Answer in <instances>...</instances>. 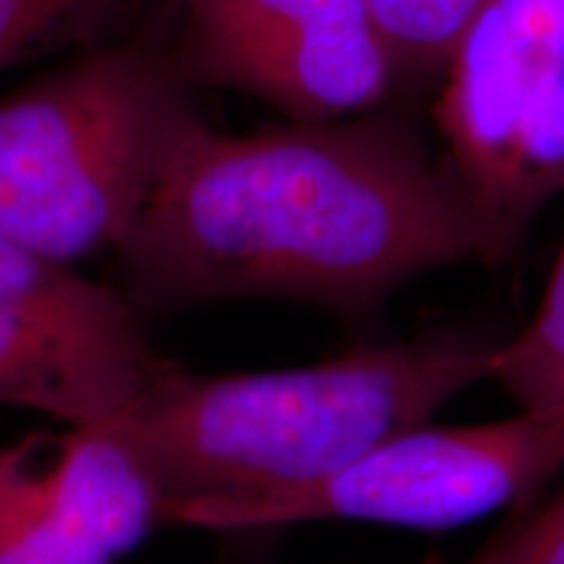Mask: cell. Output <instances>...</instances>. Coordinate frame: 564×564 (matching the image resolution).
Listing matches in <instances>:
<instances>
[{
  "instance_id": "8",
  "label": "cell",
  "mask_w": 564,
  "mask_h": 564,
  "mask_svg": "<svg viewBox=\"0 0 564 564\" xmlns=\"http://www.w3.org/2000/svg\"><path fill=\"white\" fill-rule=\"evenodd\" d=\"M167 502L118 423L0 444V564H118Z\"/></svg>"
},
{
  "instance_id": "12",
  "label": "cell",
  "mask_w": 564,
  "mask_h": 564,
  "mask_svg": "<svg viewBox=\"0 0 564 564\" xmlns=\"http://www.w3.org/2000/svg\"><path fill=\"white\" fill-rule=\"evenodd\" d=\"M95 0H0V68Z\"/></svg>"
},
{
  "instance_id": "1",
  "label": "cell",
  "mask_w": 564,
  "mask_h": 564,
  "mask_svg": "<svg viewBox=\"0 0 564 564\" xmlns=\"http://www.w3.org/2000/svg\"><path fill=\"white\" fill-rule=\"evenodd\" d=\"M133 303L285 299L366 322L421 274L497 264L474 202L390 110L183 133L116 251Z\"/></svg>"
},
{
  "instance_id": "4",
  "label": "cell",
  "mask_w": 564,
  "mask_h": 564,
  "mask_svg": "<svg viewBox=\"0 0 564 564\" xmlns=\"http://www.w3.org/2000/svg\"><path fill=\"white\" fill-rule=\"evenodd\" d=\"M442 160L497 264L564 192V0H481L434 102Z\"/></svg>"
},
{
  "instance_id": "10",
  "label": "cell",
  "mask_w": 564,
  "mask_h": 564,
  "mask_svg": "<svg viewBox=\"0 0 564 564\" xmlns=\"http://www.w3.org/2000/svg\"><path fill=\"white\" fill-rule=\"evenodd\" d=\"M405 89L442 82L449 55L481 0H364Z\"/></svg>"
},
{
  "instance_id": "11",
  "label": "cell",
  "mask_w": 564,
  "mask_h": 564,
  "mask_svg": "<svg viewBox=\"0 0 564 564\" xmlns=\"http://www.w3.org/2000/svg\"><path fill=\"white\" fill-rule=\"evenodd\" d=\"M465 564H564V491L514 510Z\"/></svg>"
},
{
  "instance_id": "7",
  "label": "cell",
  "mask_w": 564,
  "mask_h": 564,
  "mask_svg": "<svg viewBox=\"0 0 564 564\" xmlns=\"http://www.w3.org/2000/svg\"><path fill=\"white\" fill-rule=\"evenodd\" d=\"M173 3L186 17L183 74L257 97L288 121L369 116L405 89L364 0Z\"/></svg>"
},
{
  "instance_id": "9",
  "label": "cell",
  "mask_w": 564,
  "mask_h": 564,
  "mask_svg": "<svg viewBox=\"0 0 564 564\" xmlns=\"http://www.w3.org/2000/svg\"><path fill=\"white\" fill-rule=\"evenodd\" d=\"M491 382L518 411L564 421V241L533 316L499 348Z\"/></svg>"
},
{
  "instance_id": "6",
  "label": "cell",
  "mask_w": 564,
  "mask_h": 564,
  "mask_svg": "<svg viewBox=\"0 0 564 564\" xmlns=\"http://www.w3.org/2000/svg\"><path fill=\"white\" fill-rule=\"evenodd\" d=\"M175 366L154 350L129 295L0 236V405L102 426Z\"/></svg>"
},
{
  "instance_id": "5",
  "label": "cell",
  "mask_w": 564,
  "mask_h": 564,
  "mask_svg": "<svg viewBox=\"0 0 564 564\" xmlns=\"http://www.w3.org/2000/svg\"><path fill=\"white\" fill-rule=\"evenodd\" d=\"M562 465L564 421L552 415L518 411L460 426L426 421L322 481L246 502L188 507L173 528L251 533L348 520L449 531L505 507L523 510Z\"/></svg>"
},
{
  "instance_id": "2",
  "label": "cell",
  "mask_w": 564,
  "mask_h": 564,
  "mask_svg": "<svg viewBox=\"0 0 564 564\" xmlns=\"http://www.w3.org/2000/svg\"><path fill=\"white\" fill-rule=\"evenodd\" d=\"M502 337L434 329L306 366L167 373L118 429L181 510L293 491L491 382Z\"/></svg>"
},
{
  "instance_id": "3",
  "label": "cell",
  "mask_w": 564,
  "mask_h": 564,
  "mask_svg": "<svg viewBox=\"0 0 564 564\" xmlns=\"http://www.w3.org/2000/svg\"><path fill=\"white\" fill-rule=\"evenodd\" d=\"M199 121L181 74L100 51L0 100V236L66 264L121 249Z\"/></svg>"
}]
</instances>
